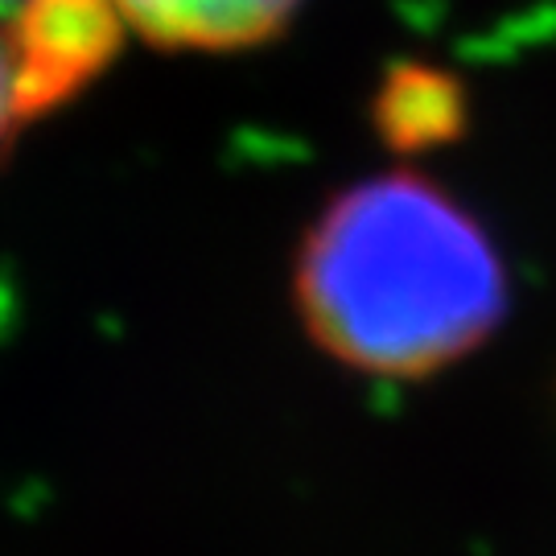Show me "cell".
<instances>
[{
  "label": "cell",
  "mask_w": 556,
  "mask_h": 556,
  "mask_svg": "<svg viewBox=\"0 0 556 556\" xmlns=\"http://www.w3.org/2000/svg\"><path fill=\"white\" fill-rule=\"evenodd\" d=\"M309 342L371 379L438 376L495 334L507 268L486 231L420 174L342 190L298 252Z\"/></svg>",
  "instance_id": "obj_1"
},
{
  "label": "cell",
  "mask_w": 556,
  "mask_h": 556,
  "mask_svg": "<svg viewBox=\"0 0 556 556\" xmlns=\"http://www.w3.org/2000/svg\"><path fill=\"white\" fill-rule=\"evenodd\" d=\"M112 0H21L9 34L17 46L25 112H46L96 79L124 38Z\"/></svg>",
  "instance_id": "obj_2"
},
{
  "label": "cell",
  "mask_w": 556,
  "mask_h": 556,
  "mask_svg": "<svg viewBox=\"0 0 556 556\" xmlns=\"http://www.w3.org/2000/svg\"><path fill=\"white\" fill-rule=\"evenodd\" d=\"M119 21L157 50L231 54L273 41L301 0H112Z\"/></svg>",
  "instance_id": "obj_3"
},
{
  "label": "cell",
  "mask_w": 556,
  "mask_h": 556,
  "mask_svg": "<svg viewBox=\"0 0 556 556\" xmlns=\"http://www.w3.org/2000/svg\"><path fill=\"white\" fill-rule=\"evenodd\" d=\"M25 112V96H21V66H17V46L9 25H0V144L17 128Z\"/></svg>",
  "instance_id": "obj_4"
},
{
  "label": "cell",
  "mask_w": 556,
  "mask_h": 556,
  "mask_svg": "<svg viewBox=\"0 0 556 556\" xmlns=\"http://www.w3.org/2000/svg\"><path fill=\"white\" fill-rule=\"evenodd\" d=\"M13 4H21V0H13Z\"/></svg>",
  "instance_id": "obj_5"
}]
</instances>
